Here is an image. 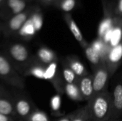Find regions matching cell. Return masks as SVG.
<instances>
[{
	"mask_svg": "<svg viewBox=\"0 0 122 121\" xmlns=\"http://www.w3.org/2000/svg\"><path fill=\"white\" fill-rule=\"evenodd\" d=\"M92 121H109L112 116V94L107 89L87 101Z\"/></svg>",
	"mask_w": 122,
	"mask_h": 121,
	"instance_id": "1",
	"label": "cell"
},
{
	"mask_svg": "<svg viewBox=\"0 0 122 121\" xmlns=\"http://www.w3.org/2000/svg\"><path fill=\"white\" fill-rule=\"evenodd\" d=\"M0 78L19 88H24L25 81L7 56L0 53Z\"/></svg>",
	"mask_w": 122,
	"mask_h": 121,
	"instance_id": "2",
	"label": "cell"
},
{
	"mask_svg": "<svg viewBox=\"0 0 122 121\" xmlns=\"http://www.w3.org/2000/svg\"><path fill=\"white\" fill-rule=\"evenodd\" d=\"M8 58L19 73L24 72L31 62L32 58L28 48L19 43L11 44L8 48Z\"/></svg>",
	"mask_w": 122,
	"mask_h": 121,
	"instance_id": "3",
	"label": "cell"
},
{
	"mask_svg": "<svg viewBox=\"0 0 122 121\" xmlns=\"http://www.w3.org/2000/svg\"><path fill=\"white\" fill-rule=\"evenodd\" d=\"M14 106L16 116L23 121H26L31 113L37 108L32 101L24 94H15L13 96Z\"/></svg>",
	"mask_w": 122,
	"mask_h": 121,
	"instance_id": "4",
	"label": "cell"
},
{
	"mask_svg": "<svg viewBox=\"0 0 122 121\" xmlns=\"http://www.w3.org/2000/svg\"><path fill=\"white\" fill-rule=\"evenodd\" d=\"M93 76V87L94 94L99 93L107 90L109 78L111 75L107 62L104 61L101 65L95 68Z\"/></svg>",
	"mask_w": 122,
	"mask_h": 121,
	"instance_id": "5",
	"label": "cell"
},
{
	"mask_svg": "<svg viewBox=\"0 0 122 121\" xmlns=\"http://www.w3.org/2000/svg\"><path fill=\"white\" fill-rule=\"evenodd\" d=\"M0 113L11 117H15L13 96L0 87Z\"/></svg>",
	"mask_w": 122,
	"mask_h": 121,
	"instance_id": "6",
	"label": "cell"
},
{
	"mask_svg": "<svg viewBox=\"0 0 122 121\" xmlns=\"http://www.w3.org/2000/svg\"><path fill=\"white\" fill-rule=\"evenodd\" d=\"M112 116L111 120L120 119L122 116V83H118L114 89L112 94Z\"/></svg>",
	"mask_w": 122,
	"mask_h": 121,
	"instance_id": "7",
	"label": "cell"
},
{
	"mask_svg": "<svg viewBox=\"0 0 122 121\" xmlns=\"http://www.w3.org/2000/svg\"><path fill=\"white\" fill-rule=\"evenodd\" d=\"M77 85L84 101H89L94 95L93 87V76L89 74L79 78Z\"/></svg>",
	"mask_w": 122,
	"mask_h": 121,
	"instance_id": "8",
	"label": "cell"
},
{
	"mask_svg": "<svg viewBox=\"0 0 122 121\" xmlns=\"http://www.w3.org/2000/svg\"><path fill=\"white\" fill-rule=\"evenodd\" d=\"M36 58L40 63L47 66L56 63L57 61V56L56 53L51 49L45 46L40 47L37 50Z\"/></svg>",
	"mask_w": 122,
	"mask_h": 121,
	"instance_id": "9",
	"label": "cell"
},
{
	"mask_svg": "<svg viewBox=\"0 0 122 121\" xmlns=\"http://www.w3.org/2000/svg\"><path fill=\"white\" fill-rule=\"evenodd\" d=\"M66 63L79 78L89 75L84 64L76 57L73 56H67Z\"/></svg>",
	"mask_w": 122,
	"mask_h": 121,
	"instance_id": "10",
	"label": "cell"
},
{
	"mask_svg": "<svg viewBox=\"0 0 122 121\" xmlns=\"http://www.w3.org/2000/svg\"><path fill=\"white\" fill-rule=\"evenodd\" d=\"M66 21H67L68 26H69L70 31H71L72 34L74 35V38L76 39V40L80 44L81 47H83L84 48H86L89 44L86 43V41L84 39V36L80 31L79 28L78 27L77 24H76V22L71 17H69L68 19H66Z\"/></svg>",
	"mask_w": 122,
	"mask_h": 121,
	"instance_id": "11",
	"label": "cell"
},
{
	"mask_svg": "<svg viewBox=\"0 0 122 121\" xmlns=\"http://www.w3.org/2000/svg\"><path fill=\"white\" fill-rule=\"evenodd\" d=\"M27 20V16L25 13L15 14L9 21V29L11 31H19Z\"/></svg>",
	"mask_w": 122,
	"mask_h": 121,
	"instance_id": "12",
	"label": "cell"
},
{
	"mask_svg": "<svg viewBox=\"0 0 122 121\" xmlns=\"http://www.w3.org/2000/svg\"><path fill=\"white\" fill-rule=\"evenodd\" d=\"M64 92L73 101H84L79 89L78 85L74 83H64Z\"/></svg>",
	"mask_w": 122,
	"mask_h": 121,
	"instance_id": "13",
	"label": "cell"
},
{
	"mask_svg": "<svg viewBox=\"0 0 122 121\" xmlns=\"http://www.w3.org/2000/svg\"><path fill=\"white\" fill-rule=\"evenodd\" d=\"M84 49L87 58L91 62V63L94 66L95 68L101 65L104 61H106L102 58L100 54L93 48L91 45H88L86 48H84Z\"/></svg>",
	"mask_w": 122,
	"mask_h": 121,
	"instance_id": "14",
	"label": "cell"
},
{
	"mask_svg": "<svg viewBox=\"0 0 122 121\" xmlns=\"http://www.w3.org/2000/svg\"><path fill=\"white\" fill-rule=\"evenodd\" d=\"M62 76L65 83L78 84L79 78L74 73V72L69 68L65 62L62 65Z\"/></svg>",
	"mask_w": 122,
	"mask_h": 121,
	"instance_id": "15",
	"label": "cell"
},
{
	"mask_svg": "<svg viewBox=\"0 0 122 121\" xmlns=\"http://www.w3.org/2000/svg\"><path fill=\"white\" fill-rule=\"evenodd\" d=\"M19 32L21 36L31 37V36H33L36 34V31L31 19L29 18L26 20V21L24 23V24L22 26L21 29L19 31Z\"/></svg>",
	"mask_w": 122,
	"mask_h": 121,
	"instance_id": "16",
	"label": "cell"
},
{
	"mask_svg": "<svg viewBox=\"0 0 122 121\" xmlns=\"http://www.w3.org/2000/svg\"><path fill=\"white\" fill-rule=\"evenodd\" d=\"M72 121H92L87 104L81 108L76 110V116Z\"/></svg>",
	"mask_w": 122,
	"mask_h": 121,
	"instance_id": "17",
	"label": "cell"
},
{
	"mask_svg": "<svg viewBox=\"0 0 122 121\" xmlns=\"http://www.w3.org/2000/svg\"><path fill=\"white\" fill-rule=\"evenodd\" d=\"M8 4L14 14L22 13L26 6V3L23 0H9Z\"/></svg>",
	"mask_w": 122,
	"mask_h": 121,
	"instance_id": "18",
	"label": "cell"
},
{
	"mask_svg": "<svg viewBox=\"0 0 122 121\" xmlns=\"http://www.w3.org/2000/svg\"><path fill=\"white\" fill-rule=\"evenodd\" d=\"M26 121H50L47 114L38 108L34 110Z\"/></svg>",
	"mask_w": 122,
	"mask_h": 121,
	"instance_id": "19",
	"label": "cell"
},
{
	"mask_svg": "<svg viewBox=\"0 0 122 121\" xmlns=\"http://www.w3.org/2000/svg\"><path fill=\"white\" fill-rule=\"evenodd\" d=\"M91 46L93 47V48L95 51H97L100 54V56L104 61H107L106 58H104L107 52H106V44L104 41H102L101 39L96 40Z\"/></svg>",
	"mask_w": 122,
	"mask_h": 121,
	"instance_id": "20",
	"label": "cell"
},
{
	"mask_svg": "<svg viewBox=\"0 0 122 121\" xmlns=\"http://www.w3.org/2000/svg\"><path fill=\"white\" fill-rule=\"evenodd\" d=\"M29 19H31L36 32L38 31H39L43 26V17H42V16L40 14L36 13V14H34Z\"/></svg>",
	"mask_w": 122,
	"mask_h": 121,
	"instance_id": "21",
	"label": "cell"
},
{
	"mask_svg": "<svg viewBox=\"0 0 122 121\" xmlns=\"http://www.w3.org/2000/svg\"><path fill=\"white\" fill-rule=\"evenodd\" d=\"M112 21L109 18H106L101 22L99 27V34L101 36H103L105 33L112 28Z\"/></svg>",
	"mask_w": 122,
	"mask_h": 121,
	"instance_id": "22",
	"label": "cell"
},
{
	"mask_svg": "<svg viewBox=\"0 0 122 121\" xmlns=\"http://www.w3.org/2000/svg\"><path fill=\"white\" fill-rule=\"evenodd\" d=\"M75 0H64L61 3V7L64 11H70L75 6Z\"/></svg>",
	"mask_w": 122,
	"mask_h": 121,
	"instance_id": "23",
	"label": "cell"
},
{
	"mask_svg": "<svg viewBox=\"0 0 122 121\" xmlns=\"http://www.w3.org/2000/svg\"><path fill=\"white\" fill-rule=\"evenodd\" d=\"M122 37V29L119 27H117L116 29H113V33H112V43L117 44V43H119V41H120Z\"/></svg>",
	"mask_w": 122,
	"mask_h": 121,
	"instance_id": "24",
	"label": "cell"
},
{
	"mask_svg": "<svg viewBox=\"0 0 122 121\" xmlns=\"http://www.w3.org/2000/svg\"><path fill=\"white\" fill-rule=\"evenodd\" d=\"M76 111H75L74 112H73V113H71L70 114H68L67 116H65L58 119L57 121H72L74 118L76 116Z\"/></svg>",
	"mask_w": 122,
	"mask_h": 121,
	"instance_id": "25",
	"label": "cell"
},
{
	"mask_svg": "<svg viewBox=\"0 0 122 121\" xmlns=\"http://www.w3.org/2000/svg\"><path fill=\"white\" fill-rule=\"evenodd\" d=\"M0 121H14V117L0 113Z\"/></svg>",
	"mask_w": 122,
	"mask_h": 121,
	"instance_id": "26",
	"label": "cell"
},
{
	"mask_svg": "<svg viewBox=\"0 0 122 121\" xmlns=\"http://www.w3.org/2000/svg\"><path fill=\"white\" fill-rule=\"evenodd\" d=\"M118 9H119V13L122 14V0H119V6H118Z\"/></svg>",
	"mask_w": 122,
	"mask_h": 121,
	"instance_id": "27",
	"label": "cell"
},
{
	"mask_svg": "<svg viewBox=\"0 0 122 121\" xmlns=\"http://www.w3.org/2000/svg\"><path fill=\"white\" fill-rule=\"evenodd\" d=\"M121 121L120 119H118V120H110V121Z\"/></svg>",
	"mask_w": 122,
	"mask_h": 121,
	"instance_id": "28",
	"label": "cell"
},
{
	"mask_svg": "<svg viewBox=\"0 0 122 121\" xmlns=\"http://www.w3.org/2000/svg\"><path fill=\"white\" fill-rule=\"evenodd\" d=\"M47 1H51V0H47Z\"/></svg>",
	"mask_w": 122,
	"mask_h": 121,
	"instance_id": "29",
	"label": "cell"
},
{
	"mask_svg": "<svg viewBox=\"0 0 122 121\" xmlns=\"http://www.w3.org/2000/svg\"><path fill=\"white\" fill-rule=\"evenodd\" d=\"M1 1V0H0V1Z\"/></svg>",
	"mask_w": 122,
	"mask_h": 121,
	"instance_id": "30",
	"label": "cell"
},
{
	"mask_svg": "<svg viewBox=\"0 0 122 121\" xmlns=\"http://www.w3.org/2000/svg\"></svg>",
	"mask_w": 122,
	"mask_h": 121,
	"instance_id": "31",
	"label": "cell"
}]
</instances>
